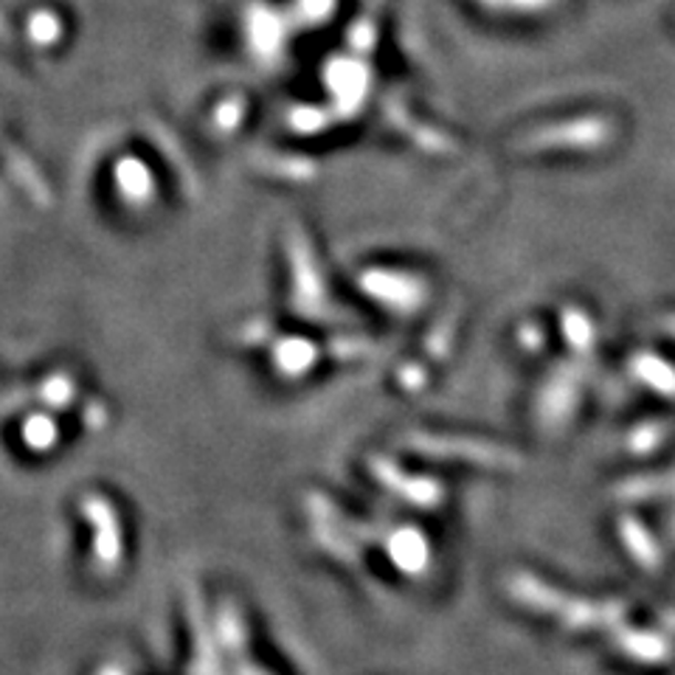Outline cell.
I'll list each match as a JSON object with an SVG mask.
<instances>
[{
    "instance_id": "277c9868",
    "label": "cell",
    "mask_w": 675,
    "mask_h": 675,
    "mask_svg": "<svg viewBox=\"0 0 675 675\" xmlns=\"http://www.w3.org/2000/svg\"><path fill=\"white\" fill-rule=\"evenodd\" d=\"M580 403V375L574 369H558L544 383L535 400V420L544 434H560L574 416Z\"/></svg>"
},
{
    "instance_id": "52a82bcc",
    "label": "cell",
    "mask_w": 675,
    "mask_h": 675,
    "mask_svg": "<svg viewBox=\"0 0 675 675\" xmlns=\"http://www.w3.org/2000/svg\"><path fill=\"white\" fill-rule=\"evenodd\" d=\"M187 613L189 627H192V662H189V675H231L225 669V656L220 651L214 627H211L209 613H205L203 600L194 589L187 594Z\"/></svg>"
},
{
    "instance_id": "5bb4252c",
    "label": "cell",
    "mask_w": 675,
    "mask_h": 675,
    "mask_svg": "<svg viewBox=\"0 0 675 675\" xmlns=\"http://www.w3.org/2000/svg\"><path fill=\"white\" fill-rule=\"evenodd\" d=\"M664 436H667V428H664L662 422H642V425L631 428V434H627L625 440L627 453L647 456V453H653L658 445H662Z\"/></svg>"
},
{
    "instance_id": "8992f818",
    "label": "cell",
    "mask_w": 675,
    "mask_h": 675,
    "mask_svg": "<svg viewBox=\"0 0 675 675\" xmlns=\"http://www.w3.org/2000/svg\"><path fill=\"white\" fill-rule=\"evenodd\" d=\"M380 546L389 555L391 566L403 577L422 580L434 566V549L431 540L414 524H400V527H383L380 532Z\"/></svg>"
},
{
    "instance_id": "7a4b0ae2",
    "label": "cell",
    "mask_w": 675,
    "mask_h": 675,
    "mask_svg": "<svg viewBox=\"0 0 675 675\" xmlns=\"http://www.w3.org/2000/svg\"><path fill=\"white\" fill-rule=\"evenodd\" d=\"M409 447L420 456L440 458V462H462V465L484 467V471H518L524 458L507 445H496L487 440L453 434H411Z\"/></svg>"
},
{
    "instance_id": "5b68a950",
    "label": "cell",
    "mask_w": 675,
    "mask_h": 675,
    "mask_svg": "<svg viewBox=\"0 0 675 675\" xmlns=\"http://www.w3.org/2000/svg\"><path fill=\"white\" fill-rule=\"evenodd\" d=\"M82 513H85L87 524L94 527V558L102 571H116L125 560V529L118 520L116 507L99 493H91L82 502Z\"/></svg>"
},
{
    "instance_id": "ba28073f",
    "label": "cell",
    "mask_w": 675,
    "mask_h": 675,
    "mask_svg": "<svg viewBox=\"0 0 675 675\" xmlns=\"http://www.w3.org/2000/svg\"><path fill=\"white\" fill-rule=\"evenodd\" d=\"M613 644L625 653L627 658L642 664H662L673 656V647H669V639L658 631H644V627H627L616 625L611 627Z\"/></svg>"
},
{
    "instance_id": "ac0fdd59",
    "label": "cell",
    "mask_w": 675,
    "mask_h": 675,
    "mask_svg": "<svg viewBox=\"0 0 675 675\" xmlns=\"http://www.w3.org/2000/svg\"><path fill=\"white\" fill-rule=\"evenodd\" d=\"M664 622H667V625L675 631V613H667V616H664Z\"/></svg>"
},
{
    "instance_id": "8fae6325",
    "label": "cell",
    "mask_w": 675,
    "mask_h": 675,
    "mask_svg": "<svg viewBox=\"0 0 675 675\" xmlns=\"http://www.w3.org/2000/svg\"><path fill=\"white\" fill-rule=\"evenodd\" d=\"M313 363H316V352H313L310 344L304 341H287L276 352V366L285 378H302V375L310 372Z\"/></svg>"
},
{
    "instance_id": "e0dca14e",
    "label": "cell",
    "mask_w": 675,
    "mask_h": 675,
    "mask_svg": "<svg viewBox=\"0 0 675 675\" xmlns=\"http://www.w3.org/2000/svg\"><path fill=\"white\" fill-rule=\"evenodd\" d=\"M102 675H125V673H122V669H116V667H105V669H102Z\"/></svg>"
},
{
    "instance_id": "6da1fadb",
    "label": "cell",
    "mask_w": 675,
    "mask_h": 675,
    "mask_svg": "<svg viewBox=\"0 0 675 675\" xmlns=\"http://www.w3.org/2000/svg\"><path fill=\"white\" fill-rule=\"evenodd\" d=\"M507 594L515 605L549 616L569 631H591V627H611L625 620V602L622 600H582L555 589L551 582L538 574L518 571L507 580Z\"/></svg>"
},
{
    "instance_id": "9c48e42d",
    "label": "cell",
    "mask_w": 675,
    "mask_h": 675,
    "mask_svg": "<svg viewBox=\"0 0 675 675\" xmlns=\"http://www.w3.org/2000/svg\"><path fill=\"white\" fill-rule=\"evenodd\" d=\"M211 627H214V636L225 658L236 662L249 653V625L234 600H220L218 611L211 616Z\"/></svg>"
},
{
    "instance_id": "d6986e66",
    "label": "cell",
    "mask_w": 675,
    "mask_h": 675,
    "mask_svg": "<svg viewBox=\"0 0 675 675\" xmlns=\"http://www.w3.org/2000/svg\"><path fill=\"white\" fill-rule=\"evenodd\" d=\"M669 532L675 535V515H673V520H669Z\"/></svg>"
},
{
    "instance_id": "7c38bea8",
    "label": "cell",
    "mask_w": 675,
    "mask_h": 675,
    "mask_svg": "<svg viewBox=\"0 0 675 675\" xmlns=\"http://www.w3.org/2000/svg\"><path fill=\"white\" fill-rule=\"evenodd\" d=\"M633 372L647 389L658 391V394L675 397V372L669 366H664L658 358H639L633 363Z\"/></svg>"
},
{
    "instance_id": "2e32d148",
    "label": "cell",
    "mask_w": 675,
    "mask_h": 675,
    "mask_svg": "<svg viewBox=\"0 0 675 675\" xmlns=\"http://www.w3.org/2000/svg\"><path fill=\"white\" fill-rule=\"evenodd\" d=\"M231 675H273L271 669L267 667H262V664H256V662H251V658H236L234 662V667H231Z\"/></svg>"
},
{
    "instance_id": "3957f363",
    "label": "cell",
    "mask_w": 675,
    "mask_h": 675,
    "mask_svg": "<svg viewBox=\"0 0 675 675\" xmlns=\"http://www.w3.org/2000/svg\"><path fill=\"white\" fill-rule=\"evenodd\" d=\"M369 473L383 489H389L391 496L400 502L411 504L416 509H440L447 498V489L442 478L434 476H416V473L403 471L394 458L389 456H372L369 458Z\"/></svg>"
},
{
    "instance_id": "9a60e30c",
    "label": "cell",
    "mask_w": 675,
    "mask_h": 675,
    "mask_svg": "<svg viewBox=\"0 0 675 675\" xmlns=\"http://www.w3.org/2000/svg\"><path fill=\"white\" fill-rule=\"evenodd\" d=\"M56 440V428L51 420H43V416H38V420H32V431H29V442H32L34 447H49L51 442Z\"/></svg>"
},
{
    "instance_id": "30bf717a",
    "label": "cell",
    "mask_w": 675,
    "mask_h": 675,
    "mask_svg": "<svg viewBox=\"0 0 675 675\" xmlns=\"http://www.w3.org/2000/svg\"><path fill=\"white\" fill-rule=\"evenodd\" d=\"M616 529H620V540L625 551L644 571H656L662 566V549H658V544L642 520L633 518V515H622Z\"/></svg>"
},
{
    "instance_id": "4fadbf2b",
    "label": "cell",
    "mask_w": 675,
    "mask_h": 675,
    "mask_svg": "<svg viewBox=\"0 0 675 675\" xmlns=\"http://www.w3.org/2000/svg\"><path fill=\"white\" fill-rule=\"evenodd\" d=\"M675 493V473L667 476H639L631 478L620 487V498H653V496H673Z\"/></svg>"
}]
</instances>
